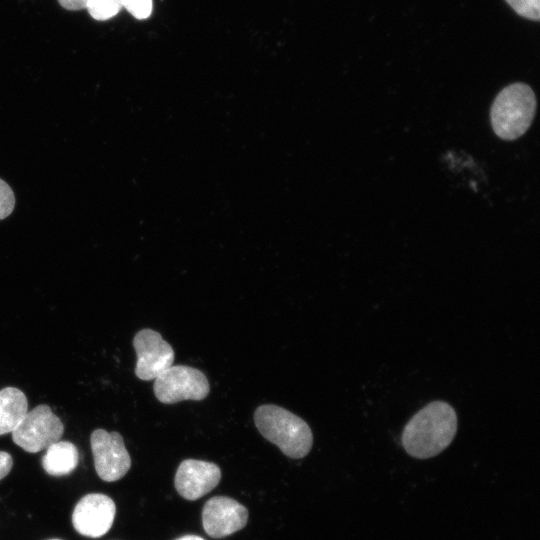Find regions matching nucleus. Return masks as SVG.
I'll return each instance as SVG.
<instances>
[{
  "label": "nucleus",
  "mask_w": 540,
  "mask_h": 540,
  "mask_svg": "<svg viewBox=\"0 0 540 540\" xmlns=\"http://www.w3.org/2000/svg\"><path fill=\"white\" fill-rule=\"evenodd\" d=\"M248 510L236 500L214 496L207 500L202 510L203 528L212 538H224L246 526Z\"/></svg>",
  "instance_id": "nucleus-9"
},
{
  "label": "nucleus",
  "mask_w": 540,
  "mask_h": 540,
  "mask_svg": "<svg viewBox=\"0 0 540 540\" xmlns=\"http://www.w3.org/2000/svg\"><path fill=\"white\" fill-rule=\"evenodd\" d=\"M133 346L137 355L135 375L140 380L156 379L174 362L172 346L155 330L146 328L137 332Z\"/></svg>",
  "instance_id": "nucleus-7"
},
{
  "label": "nucleus",
  "mask_w": 540,
  "mask_h": 540,
  "mask_svg": "<svg viewBox=\"0 0 540 540\" xmlns=\"http://www.w3.org/2000/svg\"><path fill=\"white\" fill-rule=\"evenodd\" d=\"M42 457V466L52 476L68 475L75 470L79 461L76 446L69 441H57L51 444Z\"/></svg>",
  "instance_id": "nucleus-11"
},
{
  "label": "nucleus",
  "mask_w": 540,
  "mask_h": 540,
  "mask_svg": "<svg viewBox=\"0 0 540 540\" xmlns=\"http://www.w3.org/2000/svg\"><path fill=\"white\" fill-rule=\"evenodd\" d=\"M254 423L265 439L290 458H303L312 448L313 434L309 425L287 409L273 404L260 405L254 412Z\"/></svg>",
  "instance_id": "nucleus-2"
},
{
  "label": "nucleus",
  "mask_w": 540,
  "mask_h": 540,
  "mask_svg": "<svg viewBox=\"0 0 540 540\" xmlns=\"http://www.w3.org/2000/svg\"><path fill=\"white\" fill-rule=\"evenodd\" d=\"M28 411L25 394L16 387L0 390V435L11 433Z\"/></svg>",
  "instance_id": "nucleus-12"
},
{
  "label": "nucleus",
  "mask_w": 540,
  "mask_h": 540,
  "mask_svg": "<svg viewBox=\"0 0 540 540\" xmlns=\"http://www.w3.org/2000/svg\"><path fill=\"white\" fill-rule=\"evenodd\" d=\"M123 7L136 19L150 17L153 9L152 0H123Z\"/></svg>",
  "instance_id": "nucleus-15"
},
{
  "label": "nucleus",
  "mask_w": 540,
  "mask_h": 540,
  "mask_svg": "<svg viewBox=\"0 0 540 540\" xmlns=\"http://www.w3.org/2000/svg\"><path fill=\"white\" fill-rule=\"evenodd\" d=\"M221 479V470L212 462L183 460L177 468L174 485L186 500H197L214 489Z\"/></svg>",
  "instance_id": "nucleus-10"
},
{
  "label": "nucleus",
  "mask_w": 540,
  "mask_h": 540,
  "mask_svg": "<svg viewBox=\"0 0 540 540\" xmlns=\"http://www.w3.org/2000/svg\"><path fill=\"white\" fill-rule=\"evenodd\" d=\"M11 433L16 445L26 452L37 453L61 439L64 425L50 406L40 404L27 411Z\"/></svg>",
  "instance_id": "nucleus-4"
},
{
  "label": "nucleus",
  "mask_w": 540,
  "mask_h": 540,
  "mask_svg": "<svg viewBox=\"0 0 540 540\" xmlns=\"http://www.w3.org/2000/svg\"><path fill=\"white\" fill-rule=\"evenodd\" d=\"M536 111L533 90L524 83H513L496 96L490 111L495 134L503 140H515L530 127Z\"/></svg>",
  "instance_id": "nucleus-3"
},
{
  "label": "nucleus",
  "mask_w": 540,
  "mask_h": 540,
  "mask_svg": "<svg viewBox=\"0 0 540 540\" xmlns=\"http://www.w3.org/2000/svg\"><path fill=\"white\" fill-rule=\"evenodd\" d=\"M457 427L454 408L447 402L433 401L405 425L401 437L403 448L414 458H432L451 444Z\"/></svg>",
  "instance_id": "nucleus-1"
},
{
  "label": "nucleus",
  "mask_w": 540,
  "mask_h": 540,
  "mask_svg": "<svg viewBox=\"0 0 540 540\" xmlns=\"http://www.w3.org/2000/svg\"><path fill=\"white\" fill-rule=\"evenodd\" d=\"M94 466L100 479L114 482L126 475L131 458L120 433L96 429L90 436Z\"/></svg>",
  "instance_id": "nucleus-6"
},
{
  "label": "nucleus",
  "mask_w": 540,
  "mask_h": 540,
  "mask_svg": "<svg viewBox=\"0 0 540 540\" xmlns=\"http://www.w3.org/2000/svg\"><path fill=\"white\" fill-rule=\"evenodd\" d=\"M175 540H204L202 537L200 536H197V535H185V536H182V537H179Z\"/></svg>",
  "instance_id": "nucleus-19"
},
{
  "label": "nucleus",
  "mask_w": 540,
  "mask_h": 540,
  "mask_svg": "<svg viewBox=\"0 0 540 540\" xmlns=\"http://www.w3.org/2000/svg\"><path fill=\"white\" fill-rule=\"evenodd\" d=\"M123 7V0H89L86 9L97 21H106L116 16Z\"/></svg>",
  "instance_id": "nucleus-13"
},
{
  "label": "nucleus",
  "mask_w": 540,
  "mask_h": 540,
  "mask_svg": "<svg viewBox=\"0 0 540 540\" xmlns=\"http://www.w3.org/2000/svg\"><path fill=\"white\" fill-rule=\"evenodd\" d=\"M116 514L114 501L101 493H90L76 504L72 514L75 530L90 538H99L111 528Z\"/></svg>",
  "instance_id": "nucleus-8"
},
{
  "label": "nucleus",
  "mask_w": 540,
  "mask_h": 540,
  "mask_svg": "<svg viewBox=\"0 0 540 540\" xmlns=\"http://www.w3.org/2000/svg\"><path fill=\"white\" fill-rule=\"evenodd\" d=\"M12 466V456L8 452L0 451V480L9 474Z\"/></svg>",
  "instance_id": "nucleus-17"
},
{
  "label": "nucleus",
  "mask_w": 540,
  "mask_h": 540,
  "mask_svg": "<svg viewBox=\"0 0 540 540\" xmlns=\"http://www.w3.org/2000/svg\"><path fill=\"white\" fill-rule=\"evenodd\" d=\"M158 401L173 404L183 400H203L210 391L207 377L186 365H172L156 379L153 386Z\"/></svg>",
  "instance_id": "nucleus-5"
},
{
  "label": "nucleus",
  "mask_w": 540,
  "mask_h": 540,
  "mask_svg": "<svg viewBox=\"0 0 540 540\" xmlns=\"http://www.w3.org/2000/svg\"><path fill=\"white\" fill-rule=\"evenodd\" d=\"M520 16L538 21L540 18V0H505Z\"/></svg>",
  "instance_id": "nucleus-14"
},
{
  "label": "nucleus",
  "mask_w": 540,
  "mask_h": 540,
  "mask_svg": "<svg viewBox=\"0 0 540 540\" xmlns=\"http://www.w3.org/2000/svg\"><path fill=\"white\" fill-rule=\"evenodd\" d=\"M50 540H60V539H50Z\"/></svg>",
  "instance_id": "nucleus-20"
},
{
  "label": "nucleus",
  "mask_w": 540,
  "mask_h": 540,
  "mask_svg": "<svg viewBox=\"0 0 540 540\" xmlns=\"http://www.w3.org/2000/svg\"><path fill=\"white\" fill-rule=\"evenodd\" d=\"M89 0H58L59 4L71 11L82 10L86 8Z\"/></svg>",
  "instance_id": "nucleus-18"
},
{
  "label": "nucleus",
  "mask_w": 540,
  "mask_h": 540,
  "mask_svg": "<svg viewBox=\"0 0 540 540\" xmlns=\"http://www.w3.org/2000/svg\"><path fill=\"white\" fill-rule=\"evenodd\" d=\"M15 196L11 187L0 179V220L7 218L14 210Z\"/></svg>",
  "instance_id": "nucleus-16"
}]
</instances>
